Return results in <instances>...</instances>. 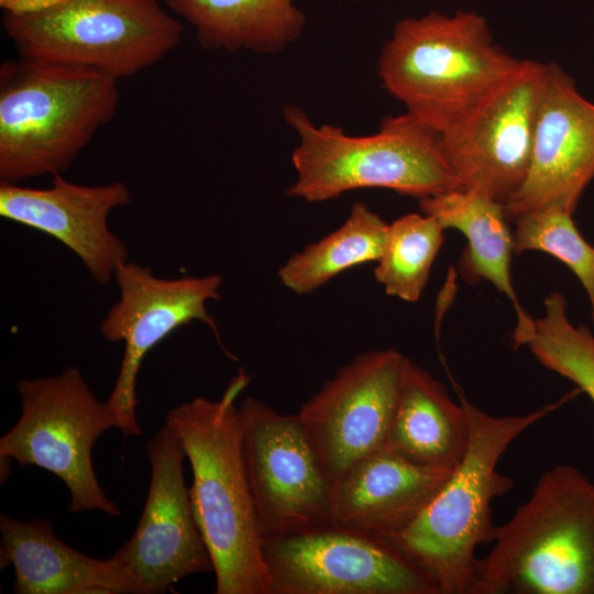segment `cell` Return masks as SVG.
<instances>
[{
  "mask_svg": "<svg viewBox=\"0 0 594 594\" xmlns=\"http://www.w3.org/2000/svg\"><path fill=\"white\" fill-rule=\"evenodd\" d=\"M250 378L240 371L222 396L173 408L165 421L189 461L195 518L211 558L216 594H268L264 537L246 472L237 399Z\"/></svg>",
  "mask_w": 594,
  "mask_h": 594,
  "instance_id": "cell-1",
  "label": "cell"
},
{
  "mask_svg": "<svg viewBox=\"0 0 594 594\" xmlns=\"http://www.w3.org/2000/svg\"><path fill=\"white\" fill-rule=\"evenodd\" d=\"M451 382L469 421L466 451L420 515L385 541L419 568L439 594H469L476 549L492 543L495 536L492 502L514 487L497 464L519 435L564 399L524 415L493 416L473 405Z\"/></svg>",
  "mask_w": 594,
  "mask_h": 594,
  "instance_id": "cell-2",
  "label": "cell"
},
{
  "mask_svg": "<svg viewBox=\"0 0 594 594\" xmlns=\"http://www.w3.org/2000/svg\"><path fill=\"white\" fill-rule=\"evenodd\" d=\"M492 544L469 594H594V483L570 464L547 470Z\"/></svg>",
  "mask_w": 594,
  "mask_h": 594,
  "instance_id": "cell-3",
  "label": "cell"
},
{
  "mask_svg": "<svg viewBox=\"0 0 594 594\" xmlns=\"http://www.w3.org/2000/svg\"><path fill=\"white\" fill-rule=\"evenodd\" d=\"M118 78L18 56L0 65V182L63 174L109 123Z\"/></svg>",
  "mask_w": 594,
  "mask_h": 594,
  "instance_id": "cell-4",
  "label": "cell"
},
{
  "mask_svg": "<svg viewBox=\"0 0 594 594\" xmlns=\"http://www.w3.org/2000/svg\"><path fill=\"white\" fill-rule=\"evenodd\" d=\"M519 62L473 11L399 20L377 59L383 88L440 134L465 117Z\"/></svg>",
  "mask_w": 594,
  "mask_h": 594,
  "instance_id": "cell-5",
  "label": "cell"
},
{
  "mask_svg": "<svg viewBox=\"0 0 594 594\" xmlns=\"http://www.w3.org/2000/svg\"><path fill=\"white\" fill-rule=\"evenodd\" d=\"M283 117L298 136L288 197L322 202L354 189L386 188L419 200L459 189L441 134L408 112L386 117L376 133L358 136L316 124L296 105L284 107Z\"/></svg>",
  "mask_w": 594,
  "mask_h": 594,
  "instance_id": "cell-6",
  "label": "cell"
},
{
  "mask_svg": "<svg viewBox=\"0 0 594 594\" xmlns=\"http://www.w3.org/2000/svg\"><path fill=\"white\" fill-rule=\"evenodd\" d=\"M1 23L23 58L80 66L118 79L169 54L183 25L160 0H0Z\"/></svg>",
  "mask_w": 594,
  "mask_h": 594,
  "instance_id": "cell-7",
  "label": "cell"
},
{
  "mask_svg": "<svg viewBox=\"0 0 594 594\" xmlns=\"http://www.w3.org/2000/svg\"><path fill=\"white\" fill-rule=\"evenodd\" d=\"M16 389L21 415L0 438L1 460H14L21 468L37 466L59 477L70 494V513L96 509L120 516L92 464L98 438L118 428L107 402L96 398L77 367L56 376L21 380Z\"/></svg>",
  "mask_w": 594,
  "mask_h": 594,
  "instance_id": "cell-8",
  "label": "cell"
},
{
  "mask_svg": "<svg viewBox=\"0 0 594 594\" xmlns=\"http://www.w3.org/2000/svg\"><path fill=\"white\" fill-rule=\"evenodd\" d=\"M246 472L264 539L332 524L334 482L297 414L256 397L239 406Z\"/></svg>",
  "mask_w": 594,
  "mask_h": 594,
  "instance_id": "cell-9",
  "label": "cell"
},
{
  "mask_svg": "<svg viewBox=\"0 0 594 594\" xmlns=\"http://www.w3.org/2000/svg\"><path fill=\"white\" fill-rule=\"evenodd\" d=\"M268 594H439L387 541L333 524L264 539Z\"/></svg>",
  "mask_w": 594,
  "mask_h": 594,
  "instance_id": "cell-10",
  "label": "cell"
},
{
  "mask_svg": "<svg viewBox=\"0 0 594 594\" xmlns=\"http://www.w3.org/2000/svg\"><path fill=\"white\" fill-rule=\"evenodd\" d=\"M546 64L519 59L458 123L441 134L459 189L501 204L528 173Z\"/></svg>",
  "mask_w": 594,
  "mask_h": 594,
  "instance_id": "cell-11",
  "label": "cell"
},
{
  "mask_svg": "<svg viewBox=\"0 0 594 594\" xmlns=\"http://www.w3.org/2000/svg\"><path fill=\"white\" fill-rule=\"evenodd\" d=\"M114 279L120 297L101 320L99 332L110 342L122 341L124 354L106 402L122 435L133 437L142 433L136 417L138 375L154 346L176 329L198 320L211 329L224 350L217 322L207 310L209 300L221 299L222 278L216 274L162 278L150 267L127 261L116 271Z\"/></svg>",
  "mask_w": 594,
  "mask_h": 594,
  "instance_id": "cell-12",
  "label": "cell"
},
{
  "mask_svg": "<svg viewBox=\"0 0 594 594\" xmlns=\"http://www.w3.org/2000/svg\"><path fill=\"white\" fill-rule=\"evenodd\" d=\"M151 481L132 537L112 556L134 594H162L184 578L213 571L184 476L186 453L165 421L146 443Z\"/></svg>",
  "mask_w": 594,
  "mask_h": 594,
  "instance_id": "cell-13",
  "label": "cell"
},
{
  "mask_svg": "<svg viewBox=\"0 0 594 594\" xmlns=\"http://www.w3.org/2000/svg\"><path fill=\"white\" fill-rule=\"evenodd\" d=\"M404 360L394 349L358 354L300 406L297 416L334 483L384 448Z\"/></svg>",
  "mask_w": 594,
  "mask_h": 594,
  "instance_id": "cell-14",
  "label": "cell"
},
{
  "mask_svg": "<svg viewBox=\"0 0 594 594\" xmlns=\"http://www.w3.org/2000/svg\"><path fill=\"white\" fill-rule=\"evenodd\" d=\"M594 178V103L557 64H546L528 173L504 205L506 217L548 207L574 212Z\"/></svg>",
  "mask_w": 594,
  "mask_h": 594,
  "instance_id": "cell-15",
  "label": "cell"
},
{
  "mask_svg": "<svg viewBox=\"0 0 594 594\" xmlns=\"http://www.w3.org/2000/svg\"><path fill=\"white\" fill-rule=\"evenodd\" d=\"M131 201L122 182L79 185L53 176L47 188L0 182V216L55 238L70 249L98 284L128 261L123 241L108 226L110 212Z\"/></svg>",
  "mask_w": 594,
  "mask_h": 594,
  "instance_id": "cell-16",
  "label": "cell"
},
{
  "mask_svg": "<svg viewBox=\"0 0 594 594\" xmlns=\"http://www.w3.org/2000/svg\"><path fill=\"white\" fill-rule=\"evenodd\" d=\"M452 470L381 449L334 483L332 524L387 540L420 515Z\"/></svg>",
  "mask_w": 594,
  "mask_h": 594,
  "instance_id": "cell-17",
  "label": "cell"
},
{
  "mask_svg": "<svg viewBox=\"0 0 594 594\" xmlns=\"http://www.w3.org/2000/svg\"><path fill=\"white\" fill-rule=\"evenodd\" d=\"M0 568H13L15 594H134L120 564L77 551L47 519L0 516Z\"/></svg>",
  "mask_w": 594,
  "mask_h": 594,
  "instance_id": "cell-18",
  "label": "cell"
},
{
  "mask_svg": "<svg viewBox=\"0 0 594 594\" xmlns=\"http://www.w3.org/2000/svg\"><path fill=\"white\" fill-rule=\"evenodd\" d=\"M419 207L444 230L454 229L465 237L468 246L460 260L463 278L472 284L487 280L509 299L517 317L514 344L525 345L535 320L522 308L513 286L514 241L504 204L473 191L453 189L419 199Z\"/></svg>",
  "mask_w": 594,
  "mask_h": 594,
  "instance_id": "cell-19",
  "label": "cell"
},
{
  "mask_svg": "<svg viewBox=\"0 0 594 594\" xmlns=\"http://www.w3.org/2000/svg\"><path fill=\"white\" fill-rule=\"evenodd\" d=\"M469 443L465 410L444 385L405 356L399 394L383 449L428 466L454 469Z\"/></svg>",
  "mask_w": 594,
  "mask_h": 594,
  "instance_id": "cell-20",
  "label": "cell"
},
{
  "mask_svg": "<svg viewBox=\"0 0 594 594\" xmlns=\"http://www.w3.org/2000/svg\"><path fill=\"white\" fill-rule=\"evenodd\" d=\"M211 52L274 54L305 31L306 14L294 0H163Z\"/></svg>",
  "mask_w": 594,
  "mask_h": 594,
  "instance_id": "cell-21",
  "label": "cell"
},
{
  "mask_svg": "<svg viewBox=\"0 0 594 594\" xmlns=\"http://www.w3.org/2000/svg\"><path fill=\"white\" fill-rule=\"evenodd\" d=\"M387 231L388 223L358 201L337 230L292 255L279 267L278 277L293 293L311 294L353 266L377 262Z\"/></svg>",
  "mask_w": 594,
  "mask_h": 594,
  "instance_id": "cell-22",
  "label": "cell"
},
{
  "mask_svg": "<svg viewBox=\"0 0 594 594\" xmlns=\"http://www.w3.org/2000/svg\"><path fill=\"white\" fill-rule=\"evenodd\" d=\"M444 229L431 216L411 212L388 224L374 276L388 296L415 302L427 285Z\"/></svg>",
  "mask_w": 594,
  "mask_h": 594,
  "instance_id": "cell-23",
  "label": "cell"
},
{
  "mask_svg": "<svg viewBox=\"0 0 594 594\" xmlns=\"http://www.w3.org/2000/svg\"><path fill=\"white\" fill-rule=\"evenodd\" d=\"M543 305V316L535 320L525 345L541 365L573 382L594 403V336L569 320L559 292L547 296Z\"/></svg>",
  "mask_w": 594,
  "mask_h": 594,
  "instance_id": "cell-24",
  "label": "cell"
},
{
  "mask_svg": "<svg viewBox=\"0 0 594 594\" xmlns=\"http://www.w3.org/2000/svg\"><path fill=\"white\" fill-rule=\"evenodd\" d=\"M572 215L548 207L519 216L513 221L514 253L540 251L565 264L586 292L594 322V246L581 235Z\"/></svg>",
  "mask_w": 594,
  "mask_h": 594,
  "instance_id": "cell-25",
  "label": "cell"
}]
</instances>
